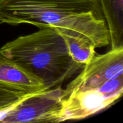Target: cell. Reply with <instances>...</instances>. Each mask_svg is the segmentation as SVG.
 <instances>
[{
	"label": "cell",
	"instance_id": "52a82bcc",
	"mask_svg": "<svg viewBox=\"0 0 123 123\" xmlns=\"http://www.w3.org/2000/svg\"><path fill=\"white\" fill-rule=\"evenodd\" d=\"M68 50L75 62L84 66L96 55V47L88 40L63 37Z\"/></svg>",
	"mask_w": 123,
	"mask_h": 123
},
{
	"label": "cell",
	"instance_id": "3957f363",
	"mask_svg": "<svg viewBox=\"0 0 123 123\" xmlns=\"http://www.w3.org/2000/svg\"><path fill=\"white\" fill-rule=\"evenodd\" d=\"M62 93L60 86L33 94L8 111L0 123H60Z\"/></svg>",
	"mask_w": 123,
	"mask_h": 123
},
{
	"label": "cell",
	"instance_id": "9c48e42d",
	"mask_svg": "<svg viewBox=\"0 0 123 123\" xmlns=\"http://www.w3.org/2000/svg\"><path fill=\"white\" fill-rule=\"evenodd\" d=\"M105 10L111 9L120 28L123 30V0H101Z\"/></svg>",
	"mask_w": 123,
	"mask_h": 123
},
{
	"label": "cell",
	"instance_id": "5b68a950",
	"mask_svg": "<svg viewBox=\"0 0 123 123\" xmlns=\"http://www.w3.org/2000/svg\"><path fill=\"white\" fill-rule=\"evenodd\" d=\"M118 100L104 94L99 88L76 90L62 99L60 123L86 118L109 108Z\"/></svg>",
	"mask_w": 123,
	"mask_h": 123
},
{
	"label": "cell",
	"instance_id": "277c9868",
	"mask_svg": "<svg viewBox=\"0 0 123 123\" xmlns=\"http://www.w3.org/2000/svg\"><path fill=\"white\" fill-rule=\"evenodd\" d=\"M123 75V47L117 45L105 54L96 55L82 68L66 88L62 99L76 90L97 88L108 80Z\"/></svg>",
	"mask_w": 123,
	"mask_h": 123
},
{
	"label": "cell",
	"instance_id": "8992f818",
	"mask_svg": "<svg viewBox=\"0 0 123 123\" xmlns=\"http://www.w3.org/2000/svg\"><path fill=\"white\" fill-rule=\"evenodd\" d=\"M0 85L29 94L46 90L44 83L40 78L1 54Z\"/></svg>",
	"mask_w": 123,
	"mask_h": 123
},
{
	"label": "cell",
	"instance_id": "6da1fadb",
	"mask_svg": "<svg viewBox=\"0 0 123 123\" xmlns=\"http://www.w3.org/2000/svg\"><path fill=\"white\" fill-rule=\"evenodd\" d=\"M101 0H0V24L51 28L63 37L85 38L96 48L111 34Z\"/></svg>",
	"mask_w": 123,
	"mask_h": 123
},
{
	"label": "cell",
	"instance_id": "ba28073f",
	"mask_svg": "<svg viewBox=\"0 0 123 123\" xmlns=\"http://www.w3.org/2000/svg\"><path fill=\"white\" fill-rule=\"evenodd\" d=\"M32 94L0 85V120L8 111Z\"/></svg>",
	"mask_w": 123,
	"mask_h": 123
},
{
	"label": "cell",
	"instance_id": "7a4b0ae2",
	"mask_svg": "<svg viewBox=\"0 0 123 123\" xmlns=\"http://www.w3.org/2000/svg\"><path fill=\"white\" fill-rule=\"evenodd\" d=\"M0 54L40 78L46 90L61 87L84 67L74 61L64 38L51 28L8 42Z\"/></svg>",
	"mask_w": 123,
	"mask_h": 123
}]
</instances>
